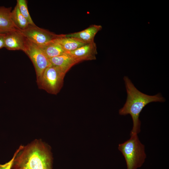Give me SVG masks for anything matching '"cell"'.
<instances>
[{"label": "cell", "instance_id": "1", "mask_svg": "<svg viewBox=\"0 0 169 169\" xmlns=\"http://www.w3.org/2000/svg\"><path fill=\"white\" fill-rule=\"evenodd\" d=\"M14 154L12 169H53L51 148L41 139L21 145Z\"/></svg>", "mask_w": 169, "mask_h": 169}, {"label": "cell", "instance_id": "2", "mask_svg": "<svg viewBox=\"0 0 169 169\" xmlns=\"http://www.w3.org/2000/svg\"><path fill=\"white\" fill-rule=\"evenodd\" d=\"M127 96L125 103L119 110L120 115L130 114L132 118L133 126L130 135L137 134L141 131V121L139 117L143 108L152 102H163L165 99L159 93L154 95L144 94L138 90L128 77L123 78Z\"/></svg>", "mask_w": 169, "mask_h": 169}, {"label": "cell", "instance_id": "3", "mask_svg": "<svg viewBox=\"0 0 169 169\" xmlns=\"http://www.w3.org/2000/svg\"><path fill=\"white\" fill-rule=\"evenodd\" d=\"M119 144L118 149L123 155L127 169H137L143 165L146 157L144 146L140 141L137 134Z\"/></svg>", "mask_w": 169, "mask_h": 169}, {"label": "cell", "instance_id": "4", "mask_svg": "<svg viewBox=\"0 0 169 169\" xmlns=\"http://www.w3.org/2000/svg\"><path fill=\"white\" fill-rule=\"evenodd\" d=\"M65 74L59 68L51 64L37 82L39 88L51 94H57L62 86Z\"/></svg>", "mask_w": 169, "mask_h": 169}, {"label": "cell", "instance_id": "5", "mask_svg": "<svg viewBox=\"0 0 169 169\" xmlns=\"http://www.w3.org/2000/svg\"><path fill=\"white\" fill-rule=\"evenodd\" d=\"M24 52L28 56L33 64L37 82L41 78L46 68L51 64L49 59L38 46L27 38Z\"/></svg>", "mask_w": 169, "mask_h": 169}, {"label": "cell", "instance_id": "6", "mask_svg": "<svg viewBox=\"0 0 169 169\" xmlns=\"http://www.w3.org/2000/svg\"><path fill=\"white\" fill-rule=\"evenodd\" d=\"M20 31L27 39L38 46L53 40L59 35L40 28L36 25H30L26 29Z\"/></svg>", "mask_w": 169, "mask_h": 169}, {"label": "cell", "instance_id": "7", "mask_svg": "<svg viewBox=\"0 0 169 169\" xmlns=\"http://www.w3.org/2000/svg\"><path fill=\"white\" fill-rule=\"evenodd\" d=\"M68 54L78 63L84 60L95 59L97 54V47L94 42L86 44Z\"/></svg>", "mask_w": 169, "mask_h": 169}, {"label": "cell", "instance_id": "8", "mask_svg": "<svg viewBox=\"0 0 169 169\" xmlns=\"http://www.w3.org/2000/svg\"><path fill=\"white\" fill-rule=\"evenodd\" d=\"M26 38L20 30L9 32L4 34V47L9 50L25 49Z\"/></svg>", "mask_w": 169, "mask_h": 169}, {"label": "cell", "instance_id": "9", "mask_svg": "<svg viewBox=\"0 0 169 169\" xmlns=\"http://www.w3.org/2000/svg\"><path fill=\"white\" fill-rule=\"evenodd\" d=\"M12 8L0 6V34L20 30L12 19Z\"/></svg>", "mask_w": 169, "mask_h": 169}, {"label": "cell", "instance_id": "10", "mask_svg": "<svg viewBox=\"0 0 169 169\" xmlns=\"http://www.w3.org/2000/svg\"><path fill=\"white\" fill-rule=\"evenodd\" d=\"M102 28V27L100 25L94 24L82 31L64 35L65 37L73 38L88 44L94 42L95 35Z\"/></svg>", "mask_w": 169, "mask_h": 169}, {"label": "cell", "instance_id": "11", "mask_svg": "<svg viewBox=\"0 0 169 169\" xmlns=\"http://www.w3.org/2000/svg\"><path fill=\"white\" fill-rule=\"evenodd\" d=\"M54 40L59 44L66 52L74 50L86 44L75 38L65 37L64 34L59 35Z\"/></svg>", "mask_w": 169, "mask_h": 169}, {"label": "cell", "instance_id": "12", "mask_svg": "<svg viewBox=\"0 0 169 169\" xmlns=\"http://www.w3.org/2000/svg\"><path fill=\"white\" fill-rule=\"evenodd\" d=\"M51 65L60 68L66 74L74 65L78 63L68 54H66L49 59Z\"/></svg>", "mask_w": 169, "mask_h": 169}, {"label": "cell", "instance_id": "13", "mask_svg": "<svg viewBox=\"0 0 169 169\" xmlns=\"http://www.w3.org/2000/svg\"><path fill=\"white\" fill-rule=\"evenodd\" d=\"M39 46L49 59L64 54L66 53L60 45L54 40Z\"/></svg>", "mask_w": 169, "mask_h": 169}, {"label": "cell", "instance_id": "14", "mask_svg": "<svg viewBox=\"0 0 169 169\" xmlns=\"http://www.w3.org/2000/svg\"><path fill=\"white\" fill-rule=\"evenodd\" d=\"M11 17L14 23L20 30H24L30 25L27 20L20 12L17 4L12 11Z\"/></svg>", "mask_w": 169, "mask_h": 169}, {"label": "cell", "instance_id": "15", "mask_svg": "<svg viewBox=\"0 0 169 169\" xmlns=\"http://www.w3.org/2000/svg\"><path fill=\"white\" fill-rule=\"evenodd\" d=\"M17 4L18 6L20 12L27 20L29 25L32 26L36 25L29 13L27 1L26 0H17Z\"/></svg>", "mask_w": 169, "mask_h": 169}, {"label": "cell", "instance_id": "16", "mask_svg": "<svg viewBox=\"0 0 169 169\" xmlns=\"http://www.w3.org/2000/svg\"><path fill=\"white\" fill-rule=\"evenodd\" d=\"M14 157V154L12 158L9 161L4 164H0V169H12Z\"/></svg>", "mask_w": 169, "mask_h": 169}, {"label": "cell", "instance_id": "17", "mask_svg": "<svg viewBox=\"0 0 169 169\" xmlns=\"http://www.w3.org/2000/svg\"><path fill=\"white\" fill-rule=\"evenodd\" d=\"M4 34H1L0 35V49L4 47Z\"/></svg>", "mask_w": 169, "mask_h": 169}, {"label": "cell", "instance_id": "18", "mask_svg": "<svg viewBox=\"0 0 169 169\" xmlns=\"http://www.w3.org/2000/svg\"><path fill=\"white\" fill-rule=\"evenodd\" d=\"M1 34H0V35Z\"/></svg>", "mask_w": 169, "mask_h": 169}]
</instances>
